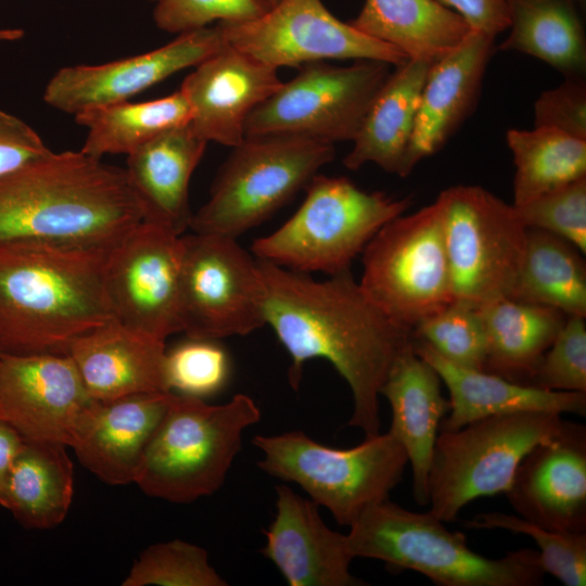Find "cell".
<instances>
[{
    "mask_svg": "<svg viewBox=\"0 0 586 586\" xmlns=\"http://www.w3.org/2000/svg\"><path fill=\"white\" fill-rule=\"evenodd\" d=\"M432 62L409 59L395 66L373 98L353 148L343 158L351 170L373 163L399 174Z\"/></svg>",
    "mask_w": 586,
    "mask_h": 586,
    "instance_id": "4316f807",
    "label": "cell"
},
{
    "mask_svg": "<svg viewBox=\"0 0 586 586\" xmlns=\"http://www.w3.org/2000/svg\"><path fill=\"white\" fill-rule=\"evenodd\" d=\"M182 240L166 226L143 219L107 252L103 288L111 319L165 341L181 332Z\"/></svg>",
    "mask_w": 586,
    "mask_h": 586,
    "instance_id": "5bb4252c",
    "label": "cell"
},
{
    "mask_svg": "<svg viewBox=\"0 0 586 586\" xmlns=\"http://www.w3.org/2000/svg\"><path fill=\"white\" fill-rule=\"evenodd\" d=\"M358 281L368 298L410 330L453 302L442 208L432 204L386 222L368 242Z\"/></svg>",
    "mask_w": 586,
    "mask_h": 586,
    "instance_id": "30bf717a",
    "label": "cell"
},
{
    "mask_svg": "<svg viewBox=\"0 0 586 586\" xmlns=\"http://www.w3.org/2000/svg\"><path fill=\"white\" fill-rule=\"evenodd\" d=\"M156 26L170 34L207 27L211 23L252 21L271 7L268 0H155Z\"/></svg>",
    "mask_w": 586,
    "mask_h": 586,
    "instance_id": "60d3db41",
    "label": "cell"
},
{
    "mask_svg": "<svg viewBox=\"0 0 586 586\" xmlns=\"http://www.w3.org/2000/svg\"><path fill=\"white\" fill-rule=\"evenodd\" d=\"M346 534L354 558L413 570L441 586H539V552L522 548L499 559L474 552L462 532H450L430 511L415 512L388 499L368 506Z\"/></svg>",
    "mask_w": 586,
    "mask_h": 586,
    "instance_id": "277c9868",
    "label": "cell"
},
{
    "mask_svg": "<svg viewBox=\"0 0 586 586\" xmlns=\"http://www.w3.org/2000/svg\"><path fill=\"white\" fill-rule=\"evenodd\" d=\"M514 207L527 229L556 234L586 253V177Z\"/></svg>",
    "mask_w": 586,
    "mask_h": 586,
    "instance_id": "f35d334b",
    "label": "cell"
},
{
    "mask_svg": "<svg viewBox=\"0 0 586 586\" xmlns=\"http://www.w3.org/2000/svg\"><path fill=\"white\" fill-rule=\"evenodd\" d=\"M111 246L0 242V353L67 354L110 320L103 269Z\"/></svg>",
    "mask_w": 586,
    "mask_h": 586,
    "instance_id": "7a4b0ae2",
    "label": "cell"
},
{
    "mask_svg": "<svg viewBox=\"0 0 586 586\" xmlns=\"http://www.w3.org/2000/svg\"><path fill=\"white\" fill-rule=\"evenodd\" d=\"M468 528H501L525 534L539 547L546 574L565 586L586 585V533H561L544 528L522 517L501 512H484L464 521Z\"/></svg>",
    "mask_w": 586,
    "mask_h": 586,
    "instance_id": "d590c367",
    "label": "cell"
},
{
    "mask_svg": "<svg viewBox=\"0 0 586 586\" xmlns=\"http://www.w3.org/2000/svg\"><path fill=\"white\" fill-rule=\"evenodd\" d=\"M569 423L560 413L521 411L440 431L428 480L429 511L454 522L472 500L506 493L524 456Z\"/></svg>",
    "mask_w": 586,
    "mask_h": 586,
    "instance_id": "9c48e42d",
    "label": "cell"
},
{
    "mask_svg": "<svg viewBox=\"0 0 586 586\" xmlns=\"http://www.w3.org/2000/svg\"><path fill=\"white\" fill-rule=\"evenodd\" d=\"M437 201L453 301L479 308L508 297L527 238L515 207L480 186L469 184L443 190Z\"/></svg>",
    "mask_w": 586,
    "mask_h": 586,
    "instance_id": "8fae6325",
    "label": "cell"
},
{
    "mask_svg": "<svg viewBox=\"0 0 586 586\" xmlns=\"http://www.w3.org/2000/svg\"><path fill=\"white\" fill-rule=\"evenodd\" d=\"M480 308L487 353L484 370L527 384L566 315L542 305L501 297Z\"/></svg>",
    "mask_w": 586,
    "mask_h": 586,
    "instance_id": "f546056e",
    "label": "cell"
},
{
    "mask_svg": "<svg viewBox=\"0 0 586 586\" xmlns=\"http://www.w3.org/2000/svg\"><path fill=\"white\" fill-rule=\"evenodd\" d=\"M268 1H269L270 4L272 5V4L277 3V2L280 1V0H268Z\"/></svg>",
    "mask_w": 586,
    "mask_h": 586,
    "instance_id": "c3c4849f",
    "label": "cell"
},
{
    "mask_svg": "<svg viewBox=\"0 0 586 586\" xmlns=\"http://www.w3.org/2000/svg\"><path fill=\"white\" fill-rule=\"evenodd\" d=\"M276 514L264 530L260 552L280 571L290 586H360L349 572L354 559L346 535L329 528L318 505L289 486L276 487Z\"/></svg>",
    "mask_w": 586,
    "mask_h": 586,
    "instance_id": "44dd1931",
    "label": "cell"
},
{
    "mask_svg": "<svg viewBox=\"0 0 586 586\" xmlns=\"http://www.w3.org/2000/svg\"><path fill=\"white\" fill-rule=\"evenodd\" d=\"M259 420L260 409L244 394L208 405L170 392L133 483L148 496L175 504L212 495L222 486L243 432Z\"/></svg>",
    "mask_w": 586,
    "mask_h": 586,
    "instance_id": "5b68a950",
    "label": "cell"
},
{
    "mask_svg": "<svg viewBox=\"0 0 586 586\" xmlns=\"http://www.w3.org/2000/svg\"><path fill=\"white\" fill-rule=\"evenodd\" d=\"M24 37L21 28H0V41H15Z\"/></svg>",
    "mask_w": 586,
    "mask_h": 586,
    "instance_id": "bcb514c9",
    "label": "cell"
},
{
    "mask_svg": "<svg viewBox=\"0 0 586 586\" xmlns=\"http://www.w3.org/2000/svg\"><path fill=\"white\" fill-rule=\"evenodd\" d=\"M217 24L229 46L276 68L329 60L398 66L409 60L335 17L321 0H280L252 21Z\"/></svg>",
    "mask_w": 586,
    "mask_h": 586,
    "instance_id": "9a60e30c",
    "label": "cell"
},
{
    "mask_svg": "<svg viewBox=\"0 0 586 586\" xmlns=\"http://www.w3.org/2000/svg\"><path fill=\"white\" fill-rule=\"evenodd\" d=\"M416 353L438 373L449 393L450 413L440 431H456L495 415L546 411L586 416V392L548 391L500 375L456 366L413 337Z\"/></svg>",
    "mask_w": 586,
    "mask_h": 586,
    "instance_id": "cb8c5ba5",
    "label": "cell"
},
{
    "mask_svg": "<svg viewBox=\"0 0 586 586\" xmlns=\"http://www.w3.org/2000/svg\"><path fill=\"white\" fill-rule=\"evenodd\" d=\"M391 66L372 60L348 66L304 64L251 113L245 137L293 135L332 144L353 141Z\"/></svg>",
    "mask_w": 586,
    "mask_h": 586,
    "instance_id": "7c38bea8",
    "label": "cell"
},
{
    "mask_svg": "<svg viewBox=\"0 0 586 586\" xmlns=\"http://www.w3.org/2000/svg\"><path fill=\"white\" fill-rule=\"evenodd\" d=\"M165 370L170 392L203 398L225 386L230 362L216 340L188 337L166 352Z\"/></svg>",
    "mask_w": 586,
    "mask_h": 586,
    "instance_id": "74e56055",
    "label": "cell"
},
{
    "mask_svg": "<svg viewBox=\"0 0 586 586\" xmlns=\"http://www.w3.org/2000/svg\"><path fill=\"white\" fill-rule=\"evenodd\" d=\"M509 35L504 51L534 56L564 77H585L586 37L576 0H504Z\"/></svg>",
    "mask_w": 586,
    "mask_h": 586,
    "instance_id": "4dcf8cb0",
    "label": "cell"
},
{
    "mask_svg": "<svg viewBox=\"0 0 586 586\" xmlns=\"http://www.w3.org/2000/svg\"><path fill=\"white\" fill-rule=\"evenodd\" d=\"M569 241L527 229L524 257L508 297L586 318V265Z\"/></svg>",
    "mask_w": 586,
    "mask_h": 586,
    "instance_id": "1f68e13d",
    "label": "cell"
},
{
    "mask_svg": "<svg viewBox=\"0 0 586 586\" xmlns=\"http://www.w3.org/2000/svg\"><path fill=\"white\" fill-rule=\"evenodd\" d=\"M585 1H586V0H576V2L578 3V5H579L581 8H582V7H583V8L585 7Z\"/></svg>",
    "mask_w": 586,
    "mask_h": 586,
    "instance_id": "7dc6e473",
    "label": "cell"
},
{
    "mask_svg": "<svg viewBox=\"0 0 586 586\" xmlns=\"http://www.w3.org/2000/svg\"><path fill=\"white\" fill-rule=\"evenodd\" d=\"M534 127H548L586 140V82L565 77L558 87L544 91L534 105Z\"/></svg>",
    "mask_w": 586,
    "mask_h": 586,
    "instance_id": "b9f144b4",
    "label": "cell"
},
{
    "mask_svg": "<svg viewBox=\"0 0 586 586\" xmlns=\"http://www.w3.org/2000/svg\"><path fill=\"white\" fill-rule=\"evenodd\" d=\"M123 586H225L207 551L181 539L148 547L132 564Z\"/></svg>",
    "mask_w": 586,
    "mask_h": 586,
    "instance_id": "8d00e7d4",
    "label": "cell"
},
{
    "mask_svg": "<svg viewBox=\"0 0 586 586\" xmlns=\"http://www.w3.org/2000/svg\"><path fill=\"white\" fill-rule=\"evenodd\" d=\"M527 385L548 391L586 392L585 317L568 316L540 358Z\"/></svg>",
    "mask_w": 586,
    "mask_h": 586,
    "instance_id": "ab89813d",
    "label": "cell"
},
{
    "mask_svg": "<svg viewBox=\"0 0 586 586\" xmlns=\"http://www.w3.org/2000/svg\"><path fill=\"white\" fill-rule=\"evenodd\" d=\"M392 409L388 432L403 445L412 469L413 497L429 505V472L437 430L449 411L437 371L413 347L397 355L380 388Z\"/></svg>",
    "mask_w": 586,
    "mask_h": 586,
    "instance_id": "603a6c76",
    "label": "cell"
},
{
    "mask_svg": "<svg viewBox=\"0 0 586 586\" xmlns=\"http://www.w3.org/2000/svg\"><path fill=\"white\" fill-rule=\"evenodd\" d=\"M169 396L141 393L99 402L89 429L73 448L79 462L110 485L133 483Z\"/></svg>",
    "mask_w": 586,
    "mask_h": 586,
    "instance_id": "484cf974",
    "label": "cell"
},
{
    "mask_svg": "<svg viewBox=\"0 0 586 586\" xmlns=\"http://www.w3.org/2000/svg\"><path fill=\"white\" fill-rule=\"evenodd\" d=\"M98 405L69 355L0 353V419L24 438L74 448Z\"/></svg>",
    "mask_w": 586,
    "mask_h": 586,
    "instance_id": "2e32d148",
    "label": "cell"
},
{
    "mask_svg": "<svg viewBox=\"0 0 586 586\" xmlns=\"http://www.w3.org/2000/svg\"><path fill=\"white\" fill-rule=\"evenodd\" d=\"M226 44L216 24L179 34L173 41L145 53L99 65L65 66L48 81L43 100L72 115L128 101L174 74L196 66Z\"/></svg>",
    "mask_w": 586,
    "mask_h": 586,
    "instance_id": "e0dca14e",
    "label": "cell"
},
{
    "mask_svg": "<svg viewBox=\"0 0 586 586\" xmlns=\"http://www.w3.org/2000/svg\"><path fill=\"white\" fill-rule=\"evenodd\" d=\"M180 90L191 109L189 125L206 142L235 146L251 113L283 82L278 68L228 43L196 66Z\"/></svg>",
    "mask_w": 586,
    "mask_h": 586,
    "instance_id": "d6986e66",
    "label": "cell"
},
{
    "mask_svg": "<svg viewBox=\"0 0 586 586\" xmlns=\"http://www.w3.org/2000/svg\"><path fill=\"white\" fill-rule=\"evenodd\" d=\"M181 332L218 340L264 326L265 288L257 259L237 239L193 232L181 235Z\"/></svg>",
    "mask_w": 586,
    "mask_h": 586,
    "instance_id": "4fadbf2b",
    "label": "cell"
},
{
    "mask_svg": "<svg viewBox=\"0 0 586 586\" xmlns=\"http://www.w3.org/2000/svg\"><path fill=\"white\" fill-rule=\"evenodd\" d=\"M523 519L561 533H586V426L571 422L527 453L505 493Z\"/></svg>",
    "mask_w": 586,
    "mask_h": 586,
    "instance_id": "ac0fdd59",
    "label": "cell"
},
{
    "mask_svg": "<svg viewBox=\"0 0 586 586\" xmlns=\"http://www.w3.org/2000/svg\"><path fill=\"white\" fill-rule=\"evenodd\" d=\"M207 143L189 124L162 132L127 155L126 173L139 196L144 219L179 235L190 229L191 176Z\"/></svg>",
    "mask_w": 586,
    "mask_h": 586,
    "instance_id": "d4e9b609",
    "label": "cell"
},
{
    "mask_svg": "<svg viewBox=\"0 0 586 586\" xmlns=\"http://www.w3.org/2000/svg\"><path fill=\"white\" fill-rule=\"evenodd\" d=\"M52 152L28 124L0 110V177L36 163Z\"/></svg>",
    "mask_w": 586,
    "mask_h": 586,
    "instance_id": "7bdbcfd3",
    "label": "cell"
},
{
    "mask_svg": "<svg viewBox=\"0 0 586 586\" xmlns=\"http://www.w3.org/2000/svg\"><path fill=\"white\" fill-rule=\"evenodd\" d=\"M74 117L87 128L80 151L101 160L107 154L129 155L162 132L189 124L191 109L186 95L178 89L150 101L128 100L91 107Z\"/></svg>",
    "mask_w": 586,
    "mask_h": 586,
    "instance_id": "d6a6232c",
    "label": "cell"
},
{
    "mask_svg": "<svg viewBox=\"0 0 586 586\" xmlns=\"http://www.w3.org/2000/svg\"><path fill=\"white\" fill-rule=\"evenodd\" d=\"M65 447L24 438L0 501L23 526L47 530L65 519L74 494V469Z\"/></svg>",
    "mask_w": 586,
    "mask_h": 586,
    "instance_id": "83f0119b",
    "label": "cell"
},
{
    "mask_svg": "<svg viewBox=\"0 0 586 586\" xmlns=\"http://www.w3.org/2000/svg\"><path fill=\"white\" fill-rule=\"evenodd\" d=\"M265 288L266 324L291 357L288 378L297 390L307 360H328L353 395L348 424L365 437L380 433V388L412 330L390 319L364 293L351 269L318 281L257 259Z\"/></svg>",
    "mask_w": 586,
    "mask_h": 586,
    "instance_id": "6da1fadb",
    "label": "cell"
},
{
    "mask_svg": "<svg viewBox=\"0 0 586 586\" xmlns=\"http://www.w3.org/2000/svg\"><path fill=\"white\" fill-rule=\"evenodd\" d=\"M459 14L470 28L491 37L509 28V14L504 0H436Z\"/></svg>",
    "mask_w": 586,
    "mask_h": 586,
    "instance_id": "ee69618b",
    "label": "cell"
},
{
    "mask_svg": "<svg viewBox=\"0 0 586 586\" xmlns=\"http://www.w3.org/2000/svg\"><path fill=\"white\" fill-rule=\"evenodd\" d=\"M494 42V37L471 30L457 48L432 64L399 177H407L423 158L436 154L475 110Z\"/></svg>",
    "mask_w": 586,
    "mask_h": 586,
    "instance_id": "ffe728a7",
    "label": "cell"
},
{
    "mask_svg": "<svg viewBox=\"0 0 586 586\" xmlns=\"http://www.w3.org/2000/svg\"><path fill=\"white\" fill-rule=\"evenodd\" d=\"M349 23L408 59L432 63L457 48L472 30L459 14L436 0H365Z\"/></svg>",
    "mask_w": 586,
    "mask_h": 586,
    "instance_id": "f1b7e54d",
    "label": "cell"
},
{
    "mask_svg": "<svg viewBox=\"0 0 586 586\" xmlns=\"http://www.w3.org/2000/svg\"><path fill=\"white\" fill-rule=\"evenodd\" d=\"M150 1H153V2H154L155 0H150Z\"/></svg>",
    "mask_w": 586,
    "mask_h": 586,
    "instance_id": "681fc988",
    "label": "cell"
},
{
    "mask_svg": "<svg viewBox=\"0 0 586 586\" xmlns=\"http://www.w3.org/2000/svg\"><path fill=\"white\" fill-rule=\"evenodd\" d=\"M23 442L24 437L13 426L0 419V501L8 473Z\"/></svg>",
    "mask_w": 586,
    "mask_h": 586,
    "instance_id": "f6af8a7d",
    "label": "cell"
},
{
    "mask_svg": "<svg viewBox=\"0 0 586 586\" xmlns=\"http://www.w3.org/2000/svg\"><path fill=\"white\" fill-rule=\"evenodd\" d=\"M506 141L515 166L514 206L586 177L584 139L553 128L534 127L509 129Z\"/></svg>",
    "mask_w": 586,
    "mask_h": 586,
    "instance_id": "836d02e7",
    "label": "cell"
},
{
    "mask_svg": "<svg viewBox=\"0 0 586 586\" xmlns=\"http://www.w3.org/2000/svg\"><path fill=\"white\" fill-rule=\"evenodd\" d=\"M253 444L263 454L260 470L300 485L346 526L368 506L388 499L409 462L390 432L365 437L347 449L324 446L301 431L256 435Z\"/></svg>",
    "mask_w": 586,
    "mask_h": 586,
    "instance_id": "ba28073f",
    "label": "cell"
},
{
    "mask_svg": "<svg viewBox=\"0 0 586 586\" xmlns=\"http://www.w3.org/2000/svg\"><path fill=\"white\" fill-rule=\"evenodd\" d=\"M143 219L126 169L81 151L0 177V242L110 246Z\"/></svg>",
    "mask_w": 586,
    "mask_h": 586,
    "instance_id": "3957f363",
    "label": "cell"
},
{
    "mask_svg": "<svg viewBox=\"0 0 586 586\" xmlns=\"http://www.w3.org/2000/svg\"><path fill=\"white\" fill-rule=\"evenodd\" d=\"M334 154L332 143L313 138L246 136L232 148L190 229L238 239L305 189Z\"/></svg>",
    "mask_w": 586,
    "mask_h": 586,
    "instance_id": "52a82bcc",
    "label": "cell"
},
{
    "mask_svg": "<svg viewBox=\"0 0 586 586\" xmlns=\"http://www.w3.org/2000/svg\"><path fill=\"white\" fill-rule=\"evenodd\" d=\"M412 335L456 366L484 370L487 341L480 308L475 306L453 301L419 321Z\"/></svg>",
    "mask_w": 586,
    "mask_h": 586,
    "instance_id": "e575fe53",
    "label": "cell"
},
{
    "mask_svg": "<svg viewBox=\"0 0 586 586\" xmlns=\"http://www.w3.org/2000/svg\"><path fill=\"white\" fill-rule=\"evenodd\" d=\"M305 191L292 217L253 242L257 259L303 273L349 270L373 235L411 205L410 196L366 192L345 177L317 174Z\"/></svg>",
    "mask_w": 586,
    "mask_h": 586,
    "instance_id": "8992f818",
    "label": "cell"
},
{
    "mask_svg": "<svg viewBox=\"0 0 586 586\" xmlns=\"http://www.w3.org/2000/svg\"><path fill=\"white\" fill-rule=\"evenodd\" d=\"M67 355L95 400L170 392L166 381L165 341L113 319L78 337Z\"/></svg>",
    "mask_w": 586,
    "mask_h": 586,
    "instance_id": "7402d4cb",
    "label": "cell"
}]
</instances>
